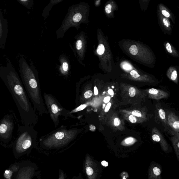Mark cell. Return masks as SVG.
<instances>
[{
    "label": "cell",
    "mask_w": 179,
    "mask_h": 179,
    "mask_svg": "<svg viewBox=\"0 0 179 179\" xmlns=\"http://www.w3.org/2000/svg\"><path fill=\"white\" fill-rule=\"evenodd\" d=\"M136 94V90L134 87H131L129 89V94L131 97H133Z\"/></svg>",
    "instance_id": "15"
},
{
    "label": "cell",
    "mask_w": 179,
    "mask_h": 179,
    "mask_svg": "<svg viewBox=\"0 0 179 179\" xmlns=\"http://www.w3.org/2000/svg\"><path fill=\"white\" fill-rule=\"evenodd\" d=\"M92 94L93 93L92 91H87V92L84 93V97L85 98L88 99L92 96Z\"/></svg>",
    "instance_id": "16"
},
{
    "label": "cell",
    "mask_w": 179,
    "mask_h": 179,
    "mask_svg": "<svg viewBox=\"0 0 179 179\" xmlns=\"http://www.w3.org/2000/svg\"><path fill=\"white\" fill-rule=\"evenodd\" d=\"M17 137L13 144L14 153L21 155L29 150L33 145L34 137L32 128L29 125L18 124Z\"/></svg>",
    "instance_id": "3"
},
{
    "label": "cell",
    "mask_w": 179,
    "mask_h": 179,
    "mask_svg": "<svg viewBox=\"0 0 179 179\" xmlns=\"http://www.w3.org/2000/svg\"><path fill=\"white\" fill-rule=\"evenodd\" d=\"M173 127L176 129H178L179 128V122L176 121L173 124Z\"/></svg>",
    "instance_id": "36"
},
{
    "label": "cell",
    "mask_w": 179,
    "mask_h": 179,
    "mask_svg": "<svg viewBox=\"0 0 179 179\" xmlns=\"http://www.w3.org/2000/svg\"><path fill=\"white\" fill-rule=\"evenodd\" d=\"M177 72L176 70L173 71L171 75V79L173 81H175L177 77Z\"/></svg>",
    "instance_id": "27"
},
{
    "label": "cell",
    "mask_w": 179,
    "mask_h": 179,
    "mask_svg": "<svg viewBox=\"0 0 179 179\" xmlns=\"http://www.w3.org/2000/svg\"><path fill=\"white\" fill-rule=\"evenodd\" d=\"M111 97L109 96L107 97L104 98V102L105 103H107L109 102L110 100Z\"/></svg>",
    "instance_id": "38"
},
{
    "label": "cell",
    "mask_w": 179,
    "mask_h": 179,
    "mask_svg": "<svg viewBox=\"0 0 179 179\" xmlns=\"http://www.w3.org/2000/svg\"><path fill=\"white\" fill-rule=\"evenodd\" d=\"M52 110L53 113L56 114L58 112L59 109H58V108L57 105L53 104L52 106Z\"/></svg>",
    "instance_id": "18"
},
{
    "label": "cell",
    "mask_w": 179,
    "mask_h": 179,
    "mask_svg": "<svg viewBox=\"0 0 179 179\" xmlns=\"http://www.w3.org/2000/svg\"><path fill=\"white\" fill-rule=\"evenodd\" d=\"M105 10L107 14H110L112 11V5L110 4L107 5L105 7Z\"/></svg>",
    "instance_id": "21"
},
{
    "label": "cell",
    "mask_w": 179,
    "mask_h": 179,
    "mask_svg": "<svg viewBox=\"0 0 179 179\" xmlns=\"http://www.w3.org/2000/svg\"><path fill=\"white\" fill-rule=\"evenodd\" d=\"M149 92L151 94L156 95L158 93V91L156 89L152 88L149 89Z\"/></svg>",
    "instance_id": "32"
},
{
    "label": "cell",
    "mask_w": 179,
    "mask_h": 179,
    "mask_svg": "<svg viewBox=\"0 0 179 179\" xmlns=\"http://www.w3.org/2000/svg\"><path fill=\"white\" fill-rule=\"evenodd\" d=\"M163 15L167 17H169L170 16L169 13L165 10H163L162 11Z\"/></svg>",
    "instance_id": "35"
},
{
    "label": "cell",
    "mask_w": 179,
    "mask_h": 179,
    "mask_svg": "<svg viewBox=\"0 0 179 179\" xmlns=\"http://www.w3.org/2000/svg\"><path fill=\"white\" fill-rule=\"evenodd\" d=\"M94 91L95 95H97L98 94V91L97 88V87H94Z\"/></svg>",
    "instance_id": "39"
},
{
    "label": "cell",
    "mask_w": 179,
    "mask_h": 179,
    "mask_svg": "<svg viewBox=\"0 0 179 179\" xmlns=\"http://www.w3.org/2000/svg\"><path fill=\"white\" fill-rule=\"evenodd\" d=\"M163 21L164 25H165L166 27H169V26L171 25V23H170L168 19L166 18H164L163 19Z\"/></svg>",
    "instance_id": "29"
},
{
    "label": "cell",
    "mask_w": 179,
    "mask_h": 179,
    "mask_svg": "<svg viewBox=\"0 0 179 179\" xmlns=\"http://www.w3.org/2000/svg\"><path fill=\"white\" fill-rule=\"evenodd\" d=\"M76 48H77L78 50H80L82 48V42L81 40H78L77 42H76Z\"/></svg>",
    "instance_id": "23"
},
{
    "label": "cell",
    "mask_w": 179,
    "mask_h": 179,
    "mask_svg": "<svg viewBox=\"0 0 179 179\" xmlns=\"http://www.w3.org/2000/svg\"><path fill=\"white\" fill-rule=\"evenodd\" d=\"M131 75L135 78H138L140 77V75L137 72L134 70H132L130 73Z\"/></svg>",
    "instance_id": "20"
},
{
    "label": "cell",
    "mask_w": 179,
    "mask_h": 179,
    "mask_svg": "<svg viewBox=\"0 0 179 179\" xmlns=\"http://www.w3.org/2000/svg\"><path fill=\"white\" fill-rule=\"evenodd\" d=\"M132 115L137 117H140L142 116V113L138 110H134L132 113Z\"/></svg>",
    "instance_id": "22"
},
{
    "label": "cell",
    "mask_w": 179,
    "mask_h": 179,
    "mask_svg": "<svg viewBox=\"0 0 179 179\" xmlns=\"http://www.w3.org/2000/svg\"><path fill=\"white\" fill-rule=\"evenodd\" d=\"M129 119L130 122L132 123H136L137 121L136 117L133 115H130L129 117Z\"/></svg>",
    "instance_id": "26"
},
{
    "label": "cell",
    "mask_w": 179,
    "mask_h": 179,
    "mask_svg": "<svg viewBox=\"0 0 179 179\" xmlns=\"http://www.w3.org/2000/svg\"><path fill=\"white\" fill-rule=\"evenodd\" d=\"M83 171L87 179H98L100 168L98 162L89 154L85 157Z\"/></svg>",
    "instance_id": "5"
},
{
    "label": "cell",
    "mask_w": 179,
    "mask_h": 179,
    "mask_svg": "<svg viewBox=\"0 0 179 179\" xmlns=\"http://www.w3.org/2000/svg\"><path fill=\"white\" fill-rule=\"evenodd\" d=\"M108 94L111 96H113L114 94V93L113 90L110 89L108 91Z\"/></svg>",
    "instance_id": "40"
},
{
    "label": "cell",
    "mask_w": 179,
    "mask_h": 179,
    "mask_svg": "<svg viewBox=\"0 0 179 179\" xmlns=\"http://www.w3.org/2000/svg\"><path fill=\"white\" fill-rule=\"evenodd\" d=\"M105 47L102 44L99 45L97 49V54L99 55H102L104 54L105 52Z\"/></svg>",
    "instance_id": "11"
},
{
    "label": "cell",
    "mask_w": 179,
    "mask_h": 179,
    "mask_svg": "<svg viewBox=\"0 0 179 179\" xmlns=\"http://www.w3.org/2000/svg\"><path fill=\"white\" fill-rule=\"evenodd\" d=\"M59 176H58V179H66V174L62 170L60 169L58 171Z\"/></svg>",
    "instance_id": "13"
},
{
    "label": "cell",
    "mask_w": 179,
    "mask_h": 179,
    "mask_svg": "<svg viewBox=\"0 0 179 179\" xmlns=\"http://www.w3.org/2000/svg\"><path fill=\"white\" fill-rule=\"evenodd\" d=\"M14 166H12V171L11 169H10L9 170H7L6 171H5V173H4V177L5 178L7 179H10L12 176V175L13 174V172L14 171H17V169H18V166L17 165L16 167L15 168L13 169Z\"/></svg>",
    "instance_id": "9"
},
{
    "label": "cell",
    "mask_w": 179,
    "mask_h": 179,
    "mask_svg": "<svg viewBox=\"0 0 179 179\" xmlns=\"http://www.w3.org/2000/svg\"><path fill=\"white\" fill-rule=\"evenodd\" d=\"M20 78L26 93L35 105L39 103L38 84L33 72L23 57L19 60Z\"/></svg>",
    "instance_id": "2"
},
{
    "label": "cell",
    "mask_w": 179,
    "mask_h": 179,
    "mask_svg": "<svg viewBox=\"0 0 179 179\" xmlns=\"http://www.w3.org/2000/svg\"><path fill=\"white\" fill-rule=\"evenodd\" d=\"M158 113H159V116L161 119H165L166 113L165 111L162 109H160L159 111H158Z\"/></svg>",
    "instance_id": "17"
},
{
    "label": "cell",
    "mask_w": 179,
    "mask_h": 179,
    "mask_svg": "<svg viewBox=\"0 0 179 179\" xmlns=\"http://www.w3.org/2000/svg\"><path fill=\"white\" fill-rule=\"evenodd\" d=\"M166 48L167 51L170 53H172V49L171 45L169 42H167L166 45Z\"/></svg>",
    "instance_id": "30"
},
{
    "label": "cell",
    "mask_w": 179,
    "mask_h": 179,
    "mask_svg": "<svg viewBox=\"0 0 179 179\" xmlns=\"http://www.w3.org/2000/svg\"><path fill=\"white\" fill-rule=\"evenodd\" d=\"M35 172V169L32 166L28 165L19 168L16 179H32Z\"/></svg>",
    "instance_id": "7"
},
{
    "label": "cell",
    "mask_w": 179,
    "mask_h": 179,
    "mask_svg": "<svg viewBox=\"0 0 179 179\" xmlns=\"http://www.w3.org/2000/svg\"><path fill=\"white\" fill-rule=\"evenodd\" d=\"M122 66L123 68L127 70H131L132 68V67L129 63L127 62L123 63Z\"/></svg>",
    "instance_id": "19"
},
{
    "label": "cell",
    "mask_w": 179,
    "mask_h": 179,
    "mask_svg": "<svg viewBox=\"0 0 179 179\" xmlns=\"http://www.w3.org/2000/svg\"><path fill=\"white\" fill-rule=\"evenodd\" d=\"M15 116L13 113L7 114L0 120V141L7 143L12 138Z\"/></svg>",
    "instance_id": "4"
},
{
    "label": "cell",
    "mask_w": 179,
    "mask_h": 179,
    "mask_svg": "<svg viewBox=\"0 0 179 179\" xmlns=\"http://www.w3.org/2000/svg\"><path fill=\"white\" fill-rule=\"evenodd\" d=\"M134 139L133 138L130 137L126 139L125 140V143L127 145L130 144L133 142Z\"/></svg>",
    "instance_id": "25"
},
{
    "label": "cell",
    "mask_w": 179,
    "mask_h": 179,
    "mask_svg": "<svg viewBox=\"0 0 179 179\" xmlns=\"http://www.w3.org/2000/svg\"><path fill=\"white\" fill-rule=\"evenodd\" d=\"M64 136V133L62 132H58L55 135L56 138L58 140L62 139Z\"/></svg>",
    "instance_id": "14"
},
{
    "label": "cell",
    "mask_w": 179,
    "mask_h": 179,
    "mask_svg": "<svg viewBox=\"0 0 179 179\" xmlns=\"http://www.w3.org/2000/svg\"><path fill=\"white\" fill-rule=\"evenodd\" d=\"M72 179H84V178L82 177V174L81 173L78 176L73 177Z\"/></svg>",
    "instance_id": "37"
},
{
    "label": "cell",
    "mask_w": 179,
    "mask_h": 179,
    "mask_svg": "<svg viewBox=\"0 0 179 179\" xmlns=\"http://www.w3.org/2000/svg\"><path fill=\"white\" fill-rule=\"evenodd\" d=\"M68 68V64L67 62H64L63 64V69L64 71H67Z\"/></svg>",
    "instance_id": "33"
},
{
    "label": "cell",
    "mask_w": 179,
    "mask_h": 179,
    "mask_svg": "<svg viewBox=\"0 0 179 179\" xmlns=\"http://www.w3.org/2000/svg\"><path fill=\"white\" fill-rule=\"evenodd\" d=\"M111 106V102H108L107 104V106L106 107L105 109V112H108V111H109L110 108Z\"/></svg>",
    "instance_id": "34"
},
{
    "label": "cell",
    "mask_w": 179,
    "mask_h": 179,
    "mask_svg": "<svg viewBox=\"0 0 179 179\" xmlns=\"http://www.w3.org/2000/svg\"><path fill=\"white\" fill-rule=\"evenodd\" d=\"M129 51L132 55H136L137 54L138 52V49L136 45H133L130 47Z\"/></svg>",
    "instance_id": "10"
},
{
    "label": "cell",
    "mask_w": 179,
    "mask_h": 179,
    "mask_svg": "<svg viewBox=\"0 0 179 179\" xmlns=\"http://www.w3.org/2000/svg\"><path fill=\"white\" fill-rule=\"evenodd\" d=\"M152 139L155 142H160V138L159 136L157 134H154L152 136Z\"/></svg>",
    "instance_id": "28"
},
{
    "label": "cell",
    "mask_w": 179,
    "mask_h": 179,
    "mask_svg": "<svg viewBox=\"0 0 179 179\" xmlns=\"http://www.w3.org/2000/svg\"><path fill=\"white\" fill-rule=\"evenodd\" d=\"M87 107V105L84 104H82L80 106V107H79L77 108H76V109L74 110V112H77V111H82L85 108H86Z\"/></svg>",
    "instance_id": "24"
},
{
    "label": "cell",
    "mask_w": 179,
    "mask_h": 179,
    "mask_svg": "<svg viewBox=\"0 0 179 179\" xmlns=\"http://www.w3.org/2000/svg\"><path fill=\"white\" fill-rule=\"evenodd\" d=\"M161 171L157 166L152 167L150 169L149 177L150 179H160Z\"/></svg>",
    "instance_id": "8"
},
{
    "label": "cell",
    "mask_w": 179,
    "mask_h": 179,
    "mask_svg": "<svg viewBox=\"0 0 179 179\" xmlns=\"http://www.w3.org/2000/svg\"><path fill=\"white\" fill-rule=\"evenodd\" d=\"M102 165L105 167H107L108 165V163L106 161H103L102 163Z\"/></svg>",
    "instance_id": "41"
},
{
    "label": "cell",
    "mask_w": 179,
    "mask_h": 179,
    "mask_svg": "<svg viewBox=\"0 0 179 179\" xmlns=\"http://www.w3.org/2000/svg\"><path fill=\"white\" fill-rule=\"evenodd\" d=\"M8 33V22L0 8V47L4 49Z\"/></svg>",
    "instance_id": "6"
},
{
    "label": "cell",
    "mask_w": 179,
    "mask_h": 179,
    "mask_svg": "<svg viewBox=\"0 0 179 179\" xmlns=\"http://www.w3.org/2000/svg\"><path fill=\"white\" fill-rule=\"evenodd\" d=\"M0 77L9 91L18 109L23 125L33 122L34 114L27 94L15 67L10 62L0 67Z\"/></svg>",
    "instance_id": "1"
},
{
    "label": "cell",
    "mask_w": 179,
    "mask_h": 179,
    "mask_svg": "<svg viewBox=\"0 0 179 179\" xmlns=\"http://www.w3.org/2000/svg\"><path fill=\"white\" fill-rule=\"evenodd\" d=\"M82 18V16L80 13L75 14L73 17V20L75 22H80Z\"/></svg>",
    "instance_id": "12"
},
{
    "label": "cell",
    "mask_w": 179,
    "mask_h": 179,
    "mask_svg": "<svg viewBox=\"0 0 179 179\" xmlns=\"http://www.w3.org/2000/svg\"><path fill=\"white\" fill-rule=\"evenodd\" d=\"M121 124V121L118 118H115L114 119V125L116 127H118Z\"/></svg>",
    "instance_id": "31"
}]
</instances>
